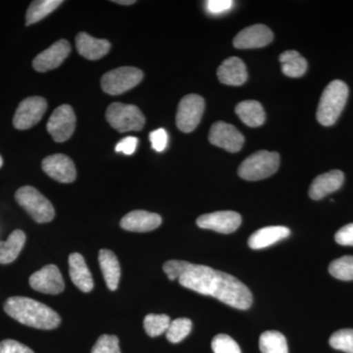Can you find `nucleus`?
<instances>
[{
  "label": "nucleus",
  "mask_w": 353,
  "mask_h": 353,
  "mask_svg": "<svg viewBox=\"0 0 353 353\" xmlns=\"http://www.w3.org/2000/svg\"><path fill=\"white\" fill-rule=\"evenodd\" d=\"M41 167L50 178L57 182L69 183L76 180L75 164L67 155L61 153L50 155L44 158Z\"/></svg>",
  "instance_id": "2eb2a0df"
},
{
  "label": "nucleus",
  "mask_w": 353,
  "mask_h": 353,
  "mask_svg": "<svg viewBox=\"0 0 353 353\" xmlns=\"http://www.w3.org/2000/svg\"><path fill=\"white\" fill-rule=\"evenodd\" d=\"M214 353H241L238 343L225 334H219L213 339L211 343Z\"/></svg>",
  "instance_id": "473e14b6"
},
{
  "label": "nucleus",
  "mask_w": 353,
  "mask_h": 353,
  "mask_svg": "<svg viewBox=\"0 0 353 353\" xmlns=\"http://www.w3.org/2000/svg\"><path fill=\"white\" fill-rule=\"evenodd\" d=\"M170 324V317L165 314H148L143 321L146 334L152 338L166 333Z\"/></svg>",
  "instance_id": "c85d7f7f"
},
{
  "label": "nucleus",
  "mask_w": 353,
  "mask_h": 353,
  "mask_svg": "<svg viewBox=\"0 0 353 353\" xmlns=\"http://www.w3.org/2000/svg\"><path fill=\"white\" fill-rule=\"evenodd\" d=\"M241 216L234 211H217L199 216L197 226L221 234L234 233L241 224Z\"/></svg>",
  "instance_id": "ddd939ff"
},
{
  "label": "nucleus",
  "mask_w": 353,
  "mask_h": 353,
  "mask_svg": "<svg viewBox=\"0 0 353 353\" xmlns=\"http://www.w3.org/2000/svg\"><path fill=\"white\" fill-rule=\"evenodd\" d=\"M236 114L246 125L257 128L264 124L266 115L261 104L256 101H245L236 106Z\"/></svg>",
  "instance_id": "393cba45"
},
{
  "label": "nucleus",
  "mask_w": 353,
  "mask_h": 353,
  "mask_svg": "<svg viewBox=\"0 0 353 353\" xmlns=\"http://www.w3.org/2000/svg\"><path fill=\"white\" fill-rule=\"evenodd\" d=\"M26 243V234L21 230H15L7 241H0V264H10L17 259Z\"/></svg>",
  "instance_id": "b1692460"
},
{
  "label": "nucleus",
  "mask_w": 353,
  "mask_h": 353,
  "mask_svg": "<svg viewBox=\"0 0 353 353\" xmlns=\"http://www.w3.org/2000/svg\"><path fill=\"white\" fill-rule=\"evenodd\" d=\"M290 234L289 228L284 226L265 227L253 233L248 239V245L252 250H262L284 240Z\"/></svg>",
  "instance_id": "4be33fe9"
},
{
  "label": "nucleus",
  "mask_w": 353,
  "mask_h": 353,
  "mask_svg": "<svg viewBox=\"0 0 353 353\" xmlns=\"http://www.w3.org/2000/svg\"><path fill=\"white\" fill-rule=\"evenodd\" d=\"M179 283L185 289L215 297L223 303L241 310H246L252 304V292L240 280L204 265L190 263L185 273L179 278Z\"/></svg>",
  "instance_id": "f257e3e1"
},
{
  "label": "nucleus",
  "mask_w": 353,
  "mask_h": 353,
  "mask_svg": "<svg viewBox=\"0 0 353 353\" xmlns=\"http://www.w3.org/2000/svg\"><path fill=\"white\" fill-rule=\"evenodd\" d=\"M192 323L188 318H178L171 321L166 332L167 340L172 343H178L189 336L192 331Z\"/></svg>",
  "instance_id": "7c9ffc66"
},
{
  "label": "nucleus",
  "mask_w": 353,
  "mask_h": 353,
  "mask_svg": "<svg viewBox=\"0 0 353 353\" xmlns=\"http://www.w3.org/2000/svg\"><path fill=\"white\" fill-rule=\"evenodd\" d=\"M4 310L16 321L32 328L52 330L61 322L53 309L29 297H9L4 303Z\"/></svg>",
  "instance_id": "f03ea898"
},
{
  "label": "nucleus",
  "mask_w": 353,
  "mask_h": 353,
  "mask_svg": "<svg viewBox=\"0 0 353 353\" xmlns=\"http://www.w3.org/2000/svg\"><path fill=\"white\" fill-rule=\"evenodd\" d=\"M330 345L336 350L353 353V329H343L332 334Z\"/></svg>",
  "instance_id": "2f4dec72"
},
{
  "label": "nucleus",
  "mask_w": 353,
  "mask_h": 353,
  "mask_svg": "<svg viewBox=\"0 0 353 353\" xmlns=\"http://www.w3.org/2000/svg\"><path fill=\"white\" fill-rule=\"evenodd\" d=\"M280 166L278 152L260 150L246 158L239 167V176L246 181H259L275 174Z\"/></svg>",
  "instance_id": "20e7f679"
},
{
  "label": "nucleus",
  "mask_w": 353,
  "mask_h": 353,
  "mask_svg": "<svg viewBox=\"0 0 353 353\" xmlns=\"http://www.w3.org/2000/svg\"><path fill=\"white\" fill-rule=\"evenodd\" d=\"M71 52V46L66 39H60L39 53L32 61V67L36 71L44 73L60 66Z\"/></svg>",
  "instance_id": "4468645a"
},
{
  "label": "nucleus",
  "mask_w": 353,
  "mask_h": 353,
  "mask_svg": "<svg viewBox=\"0 0 353 353\" xmlns=\"http://www.w3.org/2000/svg\"><path fill=\"white\" fill-rule=\"evenodd\" d=\"M205 103L199 94H189L183 97L179 103L176 116L178 129L183 132H190L196 130L203 115Z\"/></svg>",
  "instance_id": "6e6552de"
},
{
  "label": "nucleus",
  "mask_w": 353,
  "mask_h": 353,
  "mask_svg": "<svg viewBox=\"0 0 353 353\" xmlns=\"http://www.w3.org/2000/svg\"><path fill=\"white\" fill-rule=\"evenodd\" d=\"M205 4L209 13L217 15V14L229 11L233 6V1L232 0H208Z\"/></svg>",
  "instance_id": "4c0bfd02"
},
{
  "label": "nucleus",
  "mask_w": 353,
  "mask_h": 353,
  "mask_svg": "<svg viewBox=\"0 0 353 353\" xmlns=\"http://www.w3.org/2000/svg\"><path fill=\"white\" fill-rule=\"evenodd\" d=\"M106 120L110 126L120 132L141 131L145 118L138 106L114 102L106 110Z\"/></svg>",
  "instance_id": "423d86ee"
},
{
  "label": "nucleus",
  "mask_w": 353,
  "mask_h": 353,
  "mask_svg": "<svg viewBox=\"0 0 353 353\" xmlns=\"http://www.w3.org/2000/svg\"><path fill=\"white\" fill-rule=\"evenodd\" d=\"M15 199L20 206L39 224L50 222L54 218L55 210L51 202L31 185L20 188L16 192Z\"/></svg>",
  "instance_id": "39448f33"
},
{
  "label": "nucleus",
  "mask_w": 353,
  "mask_h": 353,
  "mask_svg": "<svg viewBox=\"0 0 353 353\" xmlns=\"http://www.w3.org/2000/svg\"><path fill=\"white\" fill-rule=\"evenodd\" d=\"M48 109V102L41 97H31L24 99L13 118L14 127L17 130H28L38 124Z\"/></svg>",
  "instance_id": "9d476101"
},
{
  "label": "nucleus",
  "mask_w": 353,
  "mask_h": 353,
  "mask_svg": "<svg viewBox=\"0 0 353 353\" xmlns=\"http://www.w3.org/2000/svg\"><path fill=\"white\" fill-rule=\"evenodd\" d=\"M0 353H34L31 348L14 340L2 341L0 343Z\"/></svg>",
  "instance_id": "e433bc0d"
},
{
  "label": "nucleus",
  "mask_w": 353,
  "mask_h": 353,
  "mask_svg": "<svg viewBox=\"0 0 353 353\" xmlns=\"http://www.w3.org/2000/svg\"><path fill=\"white\" fill-rule=\"evenodd\" d=\"M209 141L213 145L229 152H240L245 143V137L233 125L219 121L211 127Z\"/></svg>",
  "instance_id": "9b49d317"
},
{
  "label": "nucleus",
  "mask_w": 353,
  "mask_h": 353,
  "mask_svg": "<svg viewBox=\"0 0 353 353\" xmlns=\"http://www.w3.org/2000/svg\"><path fill=\"white\" fill-rule=\"evenodd\" d=\"M334 240L339 245L353 246V223L339 230L334 236Z\"/></svg>",
  "instance_id": "58836bf2"
},
{
  "label": "nucleus",
  "mask_w": 353,
  "mask_h": 353,
  "mask_svg": "<svg viewBox=\"0 0 353 353\" xmlns=\"http://www.w3.org/2000/svg\"><path fill=\"white\" fill-rule=\"evenodd\" d=\"M92 353H121L119 339L110 334H102L92 347Z\"/></svg>",
  "instance_id": "72a5a7b5"
},
{
  "label": "nucleus",
  "mask_w": 353,
  "mask_h": 353,
  "mask_svg": "<svg viewBox=\"0 0 353 353\" xmlns=\"http://www.w3.org/2000/svg\"><path fill=\"white\" fill-rule=\"evenodd\" d=\"M150 139L152 141L153 150L157 152H162L168 143V134L164 129L155 130L150 132Z\"/></svg>",
  "instance_id": "c9c22d12"
},
{
  "label": "nucleus",
  "mask_w": 353,
  "mask_h": 353,
  "mask_svg": "<svg viewBox=\"0 0 353 353\" xmlns=\"http://www.w3.org/2000/svg\"><path fill=\"white\" fill-rule=\"evenodd\" d=\"M348 97V87L343 81H333L327 85L320 99L317 120L323 126H332L338 121Z\"/></svg>",
  "instance_id": "7ed1b4c3"
},
{
  "label": "nucleus",
  "mask_w": 353,
  "mask_h": 353,
  "mask_svg": "<svg viewBox=\"0 0 353 353\" xmlns=\"http://www.w3.org/2000/svg\"><path fill=\"white\" fill-rule=\"evenodd\" d=\"M345 182V175L340 170L330 171L328 173L316 176L309 189V196L314 201H320L325 196L341 189Z\"/></svg>",
  "instance_id": "a211bd4d"
},
{
  "label": "nucleus",
  "mask_w": 353,
  "mask_h": 353,
  "mask_svg": "<svg viewBox=\"0 0 353 353\" xmlns=\"http://www.w3.org/2000/svg\"><path fill=\"white\" fill-rule=\"evenodd\" d=\"M139 145V139L136 137H127L123 139L116 145L115 150L117 152H122L124 154L132 155L136 152L137 146Z\"/></svg>",
  "instance_id": "ea45409f"
},
{
  "label": "nucleus",
  "mask_w": 353,
  "mask_h": 353,
  "mask_svg": "<svg viewBox=\"0 0 353 353\" xmlns=\"http://www.w3.org/2000/svg\"><path fill=\"white\" fill-rule=\"evenodd\" d=\"M280 62L283 73L290 78L303 77L307 70L305 58L296 50L285 51L280 55Z\"/></svg>",
  "instance_id": "a878e982"
},
{
  "label": "nucleus",
  "mask_w": 353,
  "mask_h": 353,
  "mask_svg": "<svg viewBox=\"0 0 353 353\" xmlns=\"http://www.w3.org/2000/svg\"><path fill=\"white\" fill-rule=\"evenodd\" d=\"M99 261L108 289L117 290L121 278V267L117 256L111 250H101L99 254Z\"/></svg>",
  "instance_id": "5701e85b"
},
{
  "label": "nucleus",
  "mask_w": 353,
  "mask_h": 353,
  "mask_svg": "<svg viewBox=\"0 0 353 353\" xmlns=\"http://www.w3.org/2000/svg\"><path fill=\"white\" fill-rule=\"evenodd\" d=\"M2 165H3V160H2V157H0V168H1Z\"/></svg>",
  "instance_id": "79ce46f5"
},
{
  "label": "nucleus",
  "mask_w": 353,
  "mask_h": 353,
  "mask_svg": "<svg viewBox=\"0 0 353 353\" xmlns=\"http://www.w3.org/2000/svg\"><path fill=\"white\" fill-rule=\"evenodd\" d=\"M78 52L88 60H99L105 57L111 44L106 39H95L87 32H80L76 37Z\"/></svg>",
  "instance_id": "6ab92c4d"
},
{
  "label": "nucleus",
  "mask_w": 353,
  "mask_h": 353,
  "mask_svg": "<svg viewBox=\"0 0 353 353\" xmlns=\"http://www.w3.org/2000/svg\"><path fill=\"white\" fill-rule=\"evenodd\" d=\"M190 262L182 260H170L163 265V270L168 276L169 280H179L189 267Z\"/></svg>",
  "instance_id": "f704fd0d"
},
{
  "label": "nucleus",
  "mask_w": 353,
  "mask_h": 353,
  "mask_svg": "<svg viewBox=\"0 0 353 353\" xmlns=\"http://www.w3.org/2000/svg\"><path fill=\"white\" fill-rule=\"evenodd\" d=\"M69 273L72 282L83 292H92L94 280L85 259L80 253H72L69 256Z\"/></svg>",
  "instance_id": "412c9836"
},
{
  "label": "nucleus",
  "mask_w": 353,
  "mask_h": 353,
  "mask_svg": "<svg viewBox=\"0 0 353 353\" xmlns=\"http://www.w3.org/2000/svg\"><path fill=\"white\" fill-rule=\"evenodd\" d=\"M115 3L121 4V6H132V4L136 3L134 0H116Z\"/></svg>",
  "instance_id": "a19ab883"
},
{
  "label": "nucleus",
  "mask_w": 353,
  "mask_h": 353,
  "mask_svg": "<svg viewBox=\"0 0 353 353\" xmlns=\"http://www.w3.org/2000/svg\"><path fill=\"white\" fill-rule=\"evenodd\" d=\"M329 272L334 278L341 281L353 280V256L341 257L331 262Z\"/></svg>",
  "instance_id": "c756f323"
},
{
  "label": "nucleus",
  "mask_w": 353,
  "mask_h": 353,
  "mask_svg": "<svg viewBox=\"0 0 353 353\" xmlns=\"http://www.w3.org/2000/svg\"><path fill=\"white\" fill-rule=\"evenodd\" d=\"M221 83L228 85H241L248 80V71L243 60L239 57H230L224 60L217 71Z\"/></svg>",
  "instance_id": "aec40b11"
},
{
  "label": "nucleus",
  "mask_w": 353,
  "mask_h": 353,
  "mask_svg": "<svg viewBox=\"0 0 353 353\" xmlns=\"http://www.w3.org/2000/svg\"><path fill=\"white\" fill-rule=\"evenodd\" d=\"M29 283L32 289L43 294H58L65 289L63 277L57 265L53 264L34 272Z\"/></svg>",
  "instance_id": "f8f14e48"
},
{
  "label": "nucleus",
  "mask_w": 353,
  "mask_h": 353,
  "mask_svg": "<svg viewBox=\"0 0 353 353\" xmlns=\"http://www.w3.org/2000/svg\"><path fill=\"white\" fill-rule=\"evenodd\" d=\"M48 131L57 143H64L71 138L76 128V115L68 104L58 106L48 122Z\"/></svg>",
  "instance_id": "1a4fd4ad"
},
{
  "label": "nucleus",
  "mask_w": 353,
  "mask_h": 353,
  "mask_svg": "<svg viewBox=\"0 0 353 353\" xmlns=\"http://www.w3.org/2000/svg\"><path fill=\"white\" fill-rule=\"evenodd\" d=\"M61 0H37L32 1L26 13V26L36 24L46 16L52 13L57 7L61 6Z\"/></svg>",
  "instance_id": "bb28decb"
},
{
  "label": "nucleus",
  "mask_w": 353,
  "mask_h": 353,
  "mask_svg": "<svg viewBox=\"0 0 353 353\" xmlns=\"http://www.w3.org/2000/svg\"><path fill=\"white\" fill-rule=\"evenodd\" d=\"M274 34L264 25H253L239 32L234 39V46L239 50H250L266 46L273 41Z\"/></svg>",
  "instance_id": "dca6fc26"
},
{
  "label": "nucleus",
  "mask_w": 353,
  "mask_h": 353,
  "mask_svg": "<svg viewBox=\"0 0 353 353\" xmlns=\"http://www.w3.org/2000/svg\"><path fill=\"white\" fill-rule=\"evenodd\" d=\"M259 348L262 353H289L287 339L277 331H267L260 336Z\"/></svg>",
  "instance_id": "cd10ccee"
},
{
  "label": "nucleus",
  "mask_w": 353,
  "mask_h": 353,
  "mask_svg": "<svg viewBox=\"0 0 353 353\" xmlns=\"http://www.w3.org/2000/svg\"><path fill=\"white\" fill-rule=\"evenodd\" d=\"M162 219L157 213L145 210H134L122 218L120 226L122 229L137 233L153 231L161 225Z\"/></svg>",
  "instance_id": "f3484780"
},
{
  "label": "nucleus",
  "mask_w": 353,
  "mask_h": 353,
  "mask_svg": "<svg viewBox=\"0 0 353 353\" xmlns=\"http://www.w3.org/2000/svg\"><path fill=\"white\" fill-rule=\"evenodd\" d=\"M143 78V72L136 67H120L104 74L101 88L106 94L119 95L137 87Z\"/></svg>",
  "instance_id": "0eeeda50"
}]
</instances>
